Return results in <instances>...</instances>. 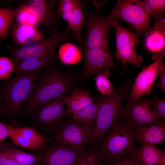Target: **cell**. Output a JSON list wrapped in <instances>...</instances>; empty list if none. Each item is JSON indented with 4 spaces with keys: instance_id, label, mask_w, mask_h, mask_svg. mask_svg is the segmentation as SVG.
I'll use <instances>...</instances> for the list:
<instances>
[{
    "instance_id": "4fadbf2b",
    "label": "cell",
    "mask_w": 165,
    "mask_h": 165,
    "mask_svg": "<svg viewBox=\"0 0 165 165\" xmlns=\"http://www.w3.org/2000/svg\"><path fill=\"white\" fill-rule=\"evenodd\" d=\"M164 53L154 56V61L144 68L135 79L133 84L130 96L133 101H137L145 95L151 94V90L156 78L165 68L163 60Z\"/></svg>"
},
{
    "instance_id": "9a60e30c",
    "label": "cell",
    "mask_w": 165,
    "mask_h": 165,
    "mask_svg": "<svg viewBox=\"0 0 165 165\" xmlns=\"http://www.w3.org/2000/svg\"><path fill=\"white\" fill-rule=\"evenodd\" d=\"M23 3L34 13L40 26L49 33L57 29L59 23L55 9L56 0H30Z\"/></svg>"
},
{
    "instance_id": "ba28073f",
    "label": "cell",
    "mask_w": 165,
    "mask_h": 165,
    "mask_svg": "<svg viewBox=\"0 0 165 165\" xmlns=\"http://www.w3.org/2000/svg\"><path fill=\"white\" fill-rule=\"evenodd\" d=\"M84 13L86 32L81 51L98 47L109 46V30L115 18L110 14L102 16L97 12L87 10H85Z\"/></svg>"
},
{
    "instance_id": "7402d4cb",
    "label": "cell",
    "mask_w": 165,
    "mask_h": 165,
    "mask_svg": "<svg viewBox=\"0 0 165 165\" xmlns=\"http://www.w3.org/2000/svg\"><path fill=\"white\" fill-rule=\"evenodd\" d=\"M145 46L149 52L158 55L164 53L165 46V29L154 26L145 33Z\"/></svg>"
},
{
    "instance_id": "f35d334b",
    "label": "cell",
    "mask_w": 165,
    "mask_h": 165,
    "mask_svg": "<svg viewBox=\"0 0 165 165\" xmlns=\"http://www.w3.org/2000/svg\"><path fill=\"white\" fill-rule=\"evenodd\" d=\"M0 165H21L0 152Z\"/></svg>"
},
{
    "instance_id": "74e56055",
    "label": "cell",
    "mask_w": 165,
    "mask_h": 165,
    "mask_svg": "<svg viewBox=\"0 0 165 165\" xmlns=\"http://www.w3.org/2000/svg\"><path fill=\"white\" fill-rule=\"evenodd\" d=\"M9 132L8 124L0 122V143L9 137Z\"/></svg>"
},
{
    "instance_id": "603a6c76",
    "label": "cell",
    "mask_w": 165,
    "mask_h": 165,
    "mask_svg": "<svg viewBox=\"0 0 165 165\" xmlns=\"http://www.w3.org/2000/svg\"><path fill=\"white\" fill-rule=\"evenodd\" d=\"M163 151L148 143H142L135 152L138 161L142 165H154Z\"/></svg>"
},
{
    "instance_id": "9c48e42d",
    "label": "cell",
    "mask_w": 165,
    "mask_h": 165,
    "mask_svg": "<svg viewBox=\"0 0 165 165\" xmlns=\"http://www.w3.org/2000/svg\"><path fill=\"white\" fill-rule=\"evenodd\" d=\"M63 95L40 106L31 116L34 127L45 132L53 131L69 116L66 113Z\"/></svg>"
},
{
    "instance_id": "f1b7e54d",
    "label": "cell",
    "mask_w": 165,
    "mask_h": 165,
    "mask_svg": "<svg viewBox=\"0 0 165 165\" xmlns=\"http://www.w3.org/2000/svg\"><path fill=\"white\" fill-rule=\"evenodd\" d=\"M146 12L154 17L156 20L164 17L165 1L163 0H144L140 1Z\"/></svg>"
},
{
    "instance_id": "cb8c5ba5",
    "label": "cell",
    "mask_w": 165,
    "mask_h": 165,
    "mask_svg": "<svg viewBox=\"0 0 165 165\" xmlns=\"http://www.w3.org/2000/svg\"><path fill=\"white\" fill-rule=\"evenodd\" d=\"M58 57L64 64L71 65L80 62L82 58L81 50L74 44L65 42L60 47Z\"/></svg>"
},
{
    "instance_id": "277c9868",
    "label": "cell",
    "mask_w": 165,
    "mask_h": 165,
    "mask_svg": "<svg viewBox=\"0 0 165 165\" xmlns=\"http://www.w3.org/2000/svg\"><path fill=\"white\" fill-rule=\"evenodd\" d=\"M40 72H31L8 79L4 90L2 116L13 123L17 121V115L30 96Z\"/></svg>"
},
{
    "instance_id": "6da1fadb",
    "label": "cell",
    "mask_w": 165,
    "mask_h": 165,
    "mask_svg": "<svg viewBox=\"0 0 165 165\" xmlns=\"http://www.w3.org/2000/svg\"><path fill=\"white\" fill-rule=\"evenodd\" d=\"M54 63L45 67L31 93L22 108L26 115L31 116L41 105L52 99L72 92L79 82L77 73L63 70Z\"/></svg>"
},
{
    "instance_id": "1f68e13d",
    "label": "cell",
    "mask_w": 165,
    "mask_h": 165,
    "mask_svg": "<svg viewBox=\"0 0 165 165\" xmlns=\"http://www.w3.org/2000/svg\"><path fill=\"white\" fill-rule=\"evenodd\" d=\"M103 160L99 149L84 150L75 165H103Z\"/></svg>"
},
{
    "instance_id": "7bdbcfd3",
    "label": "cell",
    "mask_w": 165,
    "mask_h": 165,
    "mask_svg": "<svg viewBox=\"0 0 165 165\" xmlns=\"http://www.w3.org/2000/svg\"><path fill=\"white\" fill-rule=\"evenodd\" d=\"M134 165H142L141 163L139 162H137Z\"/></svg>"
},
{
    "instance_id": "ac0fdd59",
    "label": "cell",
    "mask_w": 165,
    "mask_h": 165,
    "mask_svg": "<svg viewBox=\"0 0 165 165\" xmlns=\"http://www.w3.org/2000/svg\"><path fill=\"white\" fill-rule=\"evenodd\" d=\"M0 152L21 165H40V153L32 154L21 150L13 143H0Z\"/></svg>"
},
{
    "instance_id": "e0dca14e",
    "label": "cell",
    "mask_w": 165,
    "mask_h": 165,
    "mask_svg": "<svg viewBox=\"0 0 165 165\" xmlns=\"http://www.w3.org/2000/svg\"><path fill=\"white\" fill-rule=\"evenodd\" d=\"M58 58L54 52L28 59L14 64L13 72L18 76L31 72L40 71L48 65L56 62Z\"/></svg>"
},
{
    "instance_id": "8d00e7d4",
    "label": "cell",
    "mask_w": 165,
    "mask_h": 165,
    "mask_svg": "<svg viewBox=\"0 0 165 165\" xmlns=\"http://www.w3.org/2000/svg\"><path fill=\"white\" fill-rule=\"evenodd\" d=\"M159 76V80L157 83L154 84L153 87H157L164 93L165 92V68L162 69L158 75Z\"/></svg>"
},
{
    "instance_id": "d6a6232c",
    "label": "cell",
    "mask_w": 165,
    "mask_h": 165,
    "mask_svg": "<svg viewBox=\"0 0 165 165\" xmlns=\"http://www.w3.org/2000/svg\"><path fill=\"white\" fill-rule=\"evenodd\" d=\"M76 2V0H58L56 9L58 16L65 20L69 13L74 8Z\"/></svg>"
},
{
    "instance_id": "5b68a950",
    "label": "cell",
    "mask_w": 165,
    "mask_h": 165,
    "mask_svg": "<svg viewBox=\"0 0 165 165\" xmlns=\"http://www.w3.org/2000/svg\"><path fill=\"white\" fill-rule=\"evenodd\" d=\"M71 30L68 26L61 31L54 30L49 33L48 37L31 45L17 47L7 44L10 59L14 64L28 59L54 52L63 43L73 40H77L75 35Z\"/></svg>"
},
{
    "instance_id": "2e32d148",
    "label": "cell",
    "mask_w": 165,
    "mask_h": 165,
    "mask_svg": "<svg viewBox=\"0 0 165 165\" xmlns=\"http://www.w3.org/2000/svg\"><path fill=\"white\" fill-rule=\"evenodd\" d=\"M64 101L66 113L73 116L94 101L90 90L82 86L77 87L70 94L66 95Z\"/></svg>"
},
{
    "instance_id": "44dd1931",
    "label": "cell",
    "mask_w": 165,
    "mask_h": 165,
    "mask_svg": "<svg viewBox=\"0 0 165 165\" xmlns=\"http://www.w3.org/2000/svg\"><path fill=\"white\" fill-rule=\"evenodd\" d=\"M86 4L84 1L76 0L74 8L65 20L68 24V26L74 31L77 40L79 43L80 49L83 44V39L82 37L81 31L86 19L84 13Z\"/></svg>"
},
{
    "instance_id": "d590c367",
    "label": "cell",
    "mask_w": 165,
    "mask_h": 165,
    "mask_svg": "<svg viewBox=\"0 0 165 165\" xmlns=\"http://www.w3.org/2000/svg\"><path fill=\"white\" fill-rule=\"evenodd\" d=\"M138 162L135 152L127 156L121 160L105 162L103 165H134Z\"/></svg>"
},
{
    "instance_id": "52a82bcc",
    "label": "cell",
    "mask_w": 165,
    "mask_h": 165,
    "mask_svg": "<svg viewBox=\"0 0 165 165\" xmlns=\"http://www.w3.org/2000/svg\"><path fill=\"white\" fill-rule=\"evenodd\" d=\"M81 51L84 62L82 69L77 74L82 86L89 78L106 70H116L122 74L125 72V66L114 64L109 46L98 47Z\"/></svg>"
},
{
    "instance_id": "ee69618b",
    "label": "cell",
    "mask_w": 165,
    "mask_h": 165,
    "mask_svg": "<svg viewBox=\"0 0 165 165\" xmlns=\"http://www.w3.org/2000/svg\"></svg>"
},
{
    "instance_id": "5bb4252c",
    "label": "cell",
    "mask_w": 165,
    "mask_h": 165,
    "mask_svg": "<svg viewBox=\"0 0 165 165\" xmlns=\"http://www.w3.org/2000/svg\"><path fill=\"white\" fill-rule=\"evenodd\" d=\"M83 151L53 142L39 151L40 165H75Z\"/></svg>"
},
{
    "instance_id": "30bf717a",
    "label": "cell",
    "mask_w": 165,
    "mask_h": 165,
    "mask_svg": "<svg viewBox=\"0 0 165 165\" xmlns=\"http://www.w3.org/2000/svg\"><path fill=\"white\" fill-rule=\"evenodd\" d=\"M110 14L114 18L117 17L129 23L135 31L139 40L150 28V16L140 1L118 0Z\"/></svg>"
},
{
    "instance_id": "484cf974",
    "label": "cell",
    "mask_w": 165,
    "mask_h": 165,
    "mask_svg": "<svg viewBox=\"0 0 165 165\" xmlns=\"http://www.w3.org/2000/svg\"><path fill=\"white\" fill-rule=\"evenodd\" d=\"M13 130L30 141L36 143L43 148L47 145L50 139L41 134L33 127L26 126L22 127L12 126Z\"/></svg>"
},
{
    "instance_id": "60d3db41",
    "label": "cell",
    "mask_w": 165,
    "mask_h": 165,
    "mask_svg": "<svg viewBox=\"0 0 165 165\" xmlns=\"http://www.w3.org/2000/svg\"><path fill=\"white\" fill-rule=\"evenodd\" d=\"M154 165H165V153L163 152Z\"/></svg>"
},
{
    "instance_id": "4316f807",
    "label": "cell",
    "mask_w": 165,
    "mask_h": 165,
    "mask_svg": "<svg viewBox=\"0 0 165 165\" xmlns=\"http://www.w3.org/2000/svg\"><path fill=\"white\" fill-rule=\"evenodd\" d=\"M16 9L0 7V40L6 38L15 17Z\"/></svg>"
},
{
    "instance_id": "3957f363",
    "label": "cell",
    "mask_w": 165,
    "mask_h": 165,
    "mask_svg": "<svg viewBox=\"0 0 165 165\" xmlns=\"http://www.w3.org/2000/svg\"><path fill=\"white\" fill-rule=\"evenodd\" d=\"M135 128L123 121L113 126L99 140L103 161L121 160L135 153Z\"/></svg>"
},
{
    "instance_id": "b9f144b4",
    "label": "cell",
    "mask_w": 165,
    "mask_h": 165,
    "mask_svg": "<svg viewBox=\"0 0 165 165\" xmlns=\"http://www.w3.org/2000/svg\"><path fill=\"white\" fill-rule=\"evenodd\" d=\"M92 2L95 7L98 9V10H100L105 2L102 1L100 2L95 1H92Z\"/></svg>"
},
{
    "instance_id": "ab89813d",
    "label": "cell",
    "mask_w": 165,
    "mask_h": 165,
    "mask_svg": "<svg viewBox=\"0 0 165 165\" xmlns=\"http://www.w3.org/2000/svg\"><path fill=\"white\" fill-rule=\"evenodd\" d=\"M5 86L3 87L0 88V116L2 115L3 110L4 90Z\"/></svg>"
},
{
    "instance_id": "8992f818",
    "label": "cell",
    "mask_w": 165,
    "mask_h": 165,
    "mask_svg": "<svg viewBox=\"0 0 165 165\" xmlns=\"http://www.w3.org/2000/svg\"><path fill=\"white\" fill-rule=\"evenodd\" d=\"M93 127L69 116L53 131L51 139L53 142L83 151L84 147L91 141Z\"/></svg>"
},
{
    "instance_id": "836d02e7",
    "label": "cell",
    "mask_w": 165,
    "mask_h": 165,
    "mask_svg": "<svg viewBox=\"0 0 165 165\" xmlns=\"http://www.w3.org/2000/svg\"><path fill=\"white\" fill-rule=\"evenodd\" d=\"M14 69L13 64L10 58L0 57V80L9 79Z\"/></svg>"
},
{
    "instance_id": "e575fe53",
    "label": "cell",
    "mask_w": 165,
    "mask_h": 165,
    "mask_svg": "<svg viewBox=\"0 0 165 165\" xmlns=\"http://www.w3.org/2000/svg\"><path fill=\"white\" fill-rule=\"evenodd\" d=\"M150 105L154 108L152 110L154 114L163 121H165V99L157 97L149 100Z\"/></svg>"
},
{
    "instance_id": "d4e9b609",
    "label": "cell",
    "mask_w": 165,
    "mask_h": 165,
    "mask_svg": "<svg viewBox=\"0 0 165 165\" xmlns=\"http://www.w3.org/2000/svg\"><path fill=\"white\" fill-rule=\"evenodd\" d=\"M15 9L16 24L29 25L37 28L40 26L35 14L23 3Z\"/></svg>"
},
{
    "instance_id": "7a4b0ae2",
    "label": "cell",
    "mask_w": 165,
    "mask_h": 165,
    "mask_svg": "<svg viewBox=\"0 0 165 165\" xmlns=\"http://www.w3.org/2000/svg\"><path fill=\"white\" fill-rule=\"evenodd\" d=\"M132 81L127 79L117 87L110 96H93L94 102L99 105L93 127L91 141L100 139L115 125L123 121V102L129 93Z\"/></svg>"
},
{
    "instance_id": "4dcf8cb0",
    "label": "cell",
    "mask_w": 165,
    "mask_h": 165,
    "mask_svg": "<svg viewBox=\"0 0 165 165\" xmlns=\"http://www.w3.org/2000/svg\"><path fill=\"white\" fill-rule=\"evenodd\" d=\"M9 130V137L12 143L16 146L29 150L36 152L40 151L43 148L38 144L34 142L13 130L12 126L8 125Z\"/></svg>"
},
{
    "instance_id": "ffe728a7",
    "label": "cell",
    "mask_w": 165,
    "mask_h": 165,
    "mask_svg": "<svg viewBox=\"0 0 165 165\" xmlns=\"http://www.w3.org/2000/svg\"><path fill=\"white\" fill-rule=\"evenodd\" d=\"M135 139L138 142L153 145L162 143L165 140V122L136 128Z\"/></svg>"
},
{
    "instance_id": "d6986e66",
    "label": "cell",
    "mask_w": 165,
    "mask_h": 165,
    "mask_svg": "<svg viewBox=\"0 0 165 165\" xmlns=\"http://www.w3.org/2000/svg\"><path fill=\"white\" fill-rule=\"evenodd\" d=\"M10 34L15 44L23 46L35 43L45 38L37 28L29 25L15 24Z\"/></svg>"
},
{
    "instance_id": "7c38bea8",
    "label": "cell",
    "mask_w": 165,
    "mask_h": 165,
    "mask_svg": "<svg viewBox=\"0 0 165 165\" xmlns=\"http://www.w3.org/2000/svg\"><path fill=\"white\" fill-rule=\"evenodd\" d=\"M112 27L115 30L116 50L115 57L124 66L126 63L140 67L143 61L137 54L136 46L139 40L135 34L123 27L115 18Z\"/></svg>"
},
{
    "instance_id": "83f0119b",
    "label": "cell",
    "mask_w": 165,
    "mask_h": 165,
    "mask_svg": "<svg viewBox=\"0 0 165 165\" xmlns=\"http://www.w3.org/2000/svg\"><path fill=\"white\" fill-rule=\"evenodd\" d=\"M98 108V104L94 101L72 117L80 122L94 126Z\"/></svg>"
},
{
    "instance_id": "f546056e",
    "label": "cell",
    "mask_w": 165,
    "mask_h": 165,
    "mask_svg": "<svg viewBox=\"0 0 165 165\" xmlns=\"http://www.w3.org/2000/svg\"><path fill=\"white\" fill-rule=\"evenodd\" d=\"M110 76L109 70H106L97 74L94 78L97 90L103 96H110L115 92L108 79Z\"/></svg>"
},
{
    "instance_id": "8fae6325",
    "label": "cell",
    "mask_w": 165,
    "mask_h": 165,
    "mask_svg": "<svg viewBox=\"0 0 165 165\" xmlns=\"http://www.w3.org/2000/svg\"><path fill=\"white\" fill-rule=\"evenodd\" d=\"M130 92L126 97V102L123 107V121L135 128L148 127L163 121L157 117L150 107L147 95L140 101H134Z\"/></svg>"
}]
</instances>
